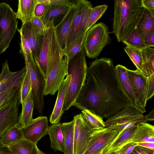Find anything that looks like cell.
Instances as JSON below:
<instances>
[{"instance_id":"cell-1","label":"cell","mask_w":154,"mask_h":154,"mask_svg":"<svg viewBox=\"0 0 154 154\" xmlns=\"http://www.w3.org/2000/svg\"><path fill=\"white\" fill-rule=\"evenodd\" d=\"M85 84L74 106L103 119L131 106L120 84L112 60L96 59L88 68Z\"/></svg>"},{"instance_id":"cell-2","label":"cell","mask_w":154,"mask_h":154,"mask_svg":"<svg viewBox=\"0 0 154 154\" xmlns=\"http://www.w3.org/2000/svg\"><path fill=\"white\" fill-rule=\"evenodd\" d=\"M112 32L118 42L126 39L135 29L141 16V0H115Z\"/></svg>"},{"instance_id":"cell-3","label":"cell","mask_w":154,"mask_h":154,"mask_svg":"<svg viewBox=\"0 0 154 154\" xmlns=\"http://www.w3.org/2000/svg\"><path fill=\"white\" fill-rule=\"evenodd\" d=\"M88 67L83 47L67 63V74L70 81L63 107L64 111L74 106L86 81Z\"/></svg>"},{"instance_id":"cell-4","label":"cell","mask_w":154,"mask_h":154,"mask_svg":"<svg viewBox=\"0 0 154 154\" xmlns=\"http://www.w3.org/2000/svg\"><path fill=\"white\" fill-rule=\"evenodd\" d=\"M24 56L26 69L29 72L32 84L31 96L34 107L39 113L43 114L44 107V92L45 79L35 63L32 53L22 54Z\"/></svg>"},{"instance_id":"cell-5","label":"cell","mask_w":154,"mask_h":154,"mask_svg":"<svg viewBox=\"0 0 154 154\" xmlns=\"http://www.w3.org/2000/svg\"><path fill=\"white\" fill-rule=\"evenodd\" d=\"M109 33L108 27L102 22L94 24L89 28L83 44L86 56L89 58L97 57L109 44Z\"/></svg>"},{"instance_id":"cell-6","label":"cell","mask_w":154,"mask_h":154,"mask_svg":"<svg viewBox=\"0 0 154 154\" xmlns=\"http://www.w3.org/2000/svg\"><path fill=\"white\" fill-rule=\"evenodd\" d=\"M144 116L132 106L125 107L107 119L105 128L121 132L142 122H146Z\"/></svg>"},{"instance_id":"cell-7","label":"cell","mask_w":154,"mask_h":154,"mask_svg":"<svg viewBox=\"0 0 154 154\" xmlns=\"http://www.w3.org/2000/svg\"><path fill=\"white\" fill-rule=\"evenodd\" d=\"M18 22L10 5L0 3V54L9 47L17 29Z\"/></svg>"},{"instance_id":"cell-8","label":"cell","mask_w":154,"mask_h":154,"mask_svg":"<svg viewBox=\"0 0 154 154\" xmlns=\"http://www.w3.org/2000/svg\"><path fill=\"white\" fill-rule=\"evenodd\" d=\"M68 60L65 54L56 62L47 66L44 95H54L67 74Z\"/></svg>"},{"instance_id":"cell-9","label":"cell","mask_w":154,"mask_h":154,"mask_svg":"<svg viewBox=\"0 0 154 154\" xmlns=\"http://www.w3.org/2000/svg\"><path fill=\"white\" fill-rule=\"evenodd\" d=\"M120 132L106 128L95 131L91 136L87 148L83 154H102Z\"/></svg>"},{"instance_id":"cell-10","label":"cell","mask_w":154,"mask_h":154,"mask_svg":"<svg viewBox=\"0 0 154 154\" xmlns=\"http://www.w3.org/2000/svg\"><path fill=\"white\" fill-rule=\"evenodd\" d=\"M127 72L133 92L135 104L143 114L146 111L147 78L141 72L127 69Z\"/></svg>"},{"instance_id":"cell-11","label":"cell","mask_w":154,"mask_h":154,"mask_svg":"<svg viewBox=\"0 0 154 154\" xmlns=\"http://www.w3.org/2000/svg\"><path fill=\"white\" fill-rule=\"evenodd\" d=\"M75 119L73 154H83L87 149L91 136L95 130L85 122L81 114L74 117Z\"/></svg>"},{"instance_id":"cell-12","label":"cell","mask_w":154,"mask_h":154,"mask_svg":"<svg viewBox=\"0 0 154 154\" xmlns=\"http://www.w3.org/2000/svg\"><path fill=\"white\" fill-rule=\"evenodd\" d=\"M19 97L0 108V138L8 129L17 124L19 116Z\"/></svg>"},{"instance_id":"cell-13","label":"cell","mask_w":154,"mask_h":154,"mask_svg":"<svg viewBox=\"0 0 154 154\" xmlns=\"http://www.w3.org/2000/svg\"><path fill=\"white\" fill-rule=\"evenodd\" d=\"M49 126L46 116H40L22 129L24 138L36 144L42 138L47 134Z\"/></svg>"},{"instance_id":"cell-14","label":"cell","mask_w":154,"mask_h":154,"mask_svg":"<svg viewBox=\"0 0 154 154\" xmlns=\"http://www.w3.org/2000/svg\"><path fill=\"white\" fill-rule=\"evenodd\" d=\"M26 69L25 66L20 70L12 72L9 69L8 61L6 60L2 64L0 74V92L13 87L20 88Z\"/></svg>"},{"instance_id":"cell-15","label":"cell","mask_w":154,"mask_h":154,"mask_svg":"<svg viewBox=\"0 0 154 154\" xmlns=\"http://www.w3.org/2000/svg\"><path fill=\"white\" fill-rule=\"evenodd\" d=\"M78 0L65 14L61 21L56 26V34L60 48L64 51L66 46L67 38L73 18L78 8Z\"/></svg>"},{"instance_id":"cell-16","label":"cell","mask_w":154,"mask_h":154,"mask_svg":"<svg viewBox=\"0 0 154 154\" xmlns=\"http://www.w3.org/2000/svg\"><path fill=\"white\" fill-rule=\"evenodd\" d=\"M76 0H50L48 8L40 18L44 24L48 27L50 22L56 17L66 14L75 4Z\"/></svg>"},{"instance_id":"cell-17","label":"cell","mask_w":154,"mask_h":154,"mask_svg":"<svg viewBox=\"0 0 154 154\" xmlns=\"http://www.w3.org/2000/svg\"><path fill=\"white\" fill-rule=\"evenodd\" d=\"M54 29V20L53 19L50 22L47 31L44 35L43 43L39 56L37 58L34 59L45 79L46 77L47 58L51 46L52 35Z\"/></svg>"},{"instance_id":"cell-18","label":"cell","mask_w":154,"mask_h":154,"mask_svg":"<svg viewBox=\"0 0 154 154\" xmlns=\"http://www.w3.org/2000/svg\"><path fill=\"white\" fill-rule=\"evenodd\" d=\"M78 2L79 5L78 10L71 25L67 38L66 48L77 38L78 32L84 14L88 8L93 6L91 2L88 1L78 0Z\"/></svg>"},{"instance_id":"cell-19","label":"cell","mask_w":154,"mask_h":154,"mask_svg":"<svg viewBox=\"0 0 154 154\" xmlns=\"http://www.w3.org/2000/svg\"><path fill=\"white\" fill-rule=\"evenodd\" d=\"M70 75L67 74L66 78L62 82L58 90L57 96L55 106L50 118L52 124L60 123L61 117L64 112L63 107L70 81Z\"/></svg>"},{"instance_id":"cell-20","label":"cell","mask_w":154,"mask_h":154,"mask_svg":"<svg viewBox=\"0 0 154 154\" xmlns=\"http://www.w3.org/2000/svg\"><path fill=\"white\" fill-rule=\"evenodd\" d=\"M18 31L26 38L31 44L32 49V54L34 59L37 58L40 54L43 42V36H38L32 29L30 23H22Z\"/></svg>"},{"instance_id":"cell-21","label":"cell","mask_w":154,"mask_h":154,"mask_svg":"<svg viewBox=\"0 0 154 154\" xmlns=\"http://www.w3.org/2000/svg\"><path fill=\"white\" fill-rule=\"evenodd\" d=\"M137 126H134L120 132L115 140L105 149L102 154H109L119 150L125 145L131 142Z\"/></svg>"},{"instance_id":"cell-22","label":"cell","mask_w":154,"mask_h":154,"mask_svg":"<svg viewBox=\"0 0 154 154\" xmlns=\"http://www.w3.org/2000/svg\"><path fill=\"white\" fill-rule=\"evenodd\" d=\"M136 29L141 38L144 41L154 32V17L146 8H143Z\"/></svg>"},{"instance_id":"cell-23","label":"cell","mask_w":154,"mask_h":154,"mask_svg":"<svg viewBox=\"0 0 154 154\" xmlns=\"http://www.w3.org/2000/svg\"><path fill=\"white\" fill-rule=\"evenodd\" d=\"M38 3V0H19L17 11L14 13L16 18L21 20L23 24L30 23Z\"/></svg>"},{"instance_id":"cell-24","label":"cell","mask_w":154,"mask_h":154,"mask_svg":"<svg viewBox=\"0 0 154 154\" xmlns=\"http://www.w3.org/2000/svg\"><path fill=\"white\" fill-rule=\"evenodd\" d=\"M121 85L132 106L138 110L135 103L132 87L125 66L119 64L115 66Z\"/></svg>"},{"instance_id":"cell-25","label":"cell","mask_w":154,"mask_h":154,"mask_svg":"<svg viewBox=\"0 0 154 154\" xmlns=\"http://www.w3.org/2000/svg\"><path fill=\"white\" fill-rule=\"evenodd\" d=\"M75 122L73 118L70 122L61 124L64 143V154H73Z\"/></svg>"},{"instance_id":"cell-26","label":"cell","mask_w":154,"mask_h":154,"mask_svg":"<svg viewBox=\"0 0 154 154\" xmlns=\"http://www.w3.org/2000/svg\"><path fill=\"white\" fill-rule=\"evenodd\" d=\"M61 123L53 124L49 126L47 131L51 141V147L55 151L63 152L64 143L61 128Z\"/></svg>"},{"instance_id":"cell-27","label":"cell","mask_w":154,"mask_h":154,"mask_svg":"<svg viewBox=\"0 0 154 154\" xmlns=\"http://www.w3.org/2000/svg\"><path fill=\"white\" fill-rule=\"evenodd\" d=\"M132 142L154 143V126L146 122L139 124Z\"/></svg>"},{"instance_id":"cell-28","label":"cell","mask_w":154,"mask_h":154,"mask_svg":"<svg viewBox=\"0 0 154 154\" xmlns=\"http://www.w3.org/2000/svg\"><path fill=\"white\" fill-rule=\"evenodd\" d=\"M8 147L10 151L17 154H38L37 144L25 138Z\"/></svg>"},{"instance_id":"cell-29","label":"cell","mask_w":154,"mask_h":154,"mask_svg":"<svg viewBox=\"0 0 154 154\" xmlns=\"http://www.w3.org/2000/svg\"><path fill=\"white\" fill-rule=\"evenodd\" d=\"M34 107L31 94L26 103L22 106L21 112L18 116L17 124L21 128L26 126L32 121Z\"/></svg>"},{"instance_id":"cell-30","label":"cell","mask_w":154,"mask_h":154,"mask_svg":"<svg viewBox=\"0 0 154 154\" xmlns=\"http://www.w3.org/2000/svg\"><path fill=\"white\" fill-rule=\"evenodd\" d=\"M23 138L22 128L17 124L4 133L0 138V142L9 146Z\"/></svg>"},{"instance_id":"cell-31","label":"cell","mask_w":154,"mask_h":154,"mask_svg":"<svg viewBox=\"0 0 154 154\" xmlns=\"http://www.w3.org/2000/svg\"><path fill=\"white\" fill-rule=\"evenodd\" d=\"M143 69L147 77L154 73V49L146 47L141 50Z\"/></svg>"},{"instance_id":"cell-32","label":"cell","mask_w":154,"mask_h":154,"mask_svg":"<svg viewBox=\"0 0 154 154\" xmlns=\"http://www.w3.org/2000/svg\"><path fill=\"white\" fill-rule=\"evenodd\" d=\"M80 114L85 122L93 129L98 130L105 128V122L103 119L89 110H82Z\"/></svg>"},{"instance_id":"cell-33","label":"cell","mask_w":154,"mask_h":154,"mask_svg":"<svg viewBox=\"0 0 154 154\" xmlns=\"http://www.w3.org/2000/svg\"><path fill=\"white\" fill-rule=\"evenodd\" d=\"M32 84L29 71L26 72L23 79L20 90L18 102L23 106L31 94Z\"/></svg>"},{"instance_id":"cell-34","label":"cell","mask_w":154,"mask_h":154,"mask_svg":"<svg viewBox=\"0 0 154 154\" xmlns=\"http://www.w3.org/2000/svg\"><path fill=\"white\" fill-rule=\"evenodd\" d=\"M125 51L137 68L136 70L141 72L145 77L147 75L144 71L142 65V60L141 50L133 47L126 46L124 48Z\"/></svg>"},{"instance_id":"cell-35","label":"cell","mask_w":154,"mask_h":154,"mask_svg":"<svg viewBox=\"0 0 154 154\" xmlns=\"http://www.w3.org/2000/svg\"><path fill=\"white\" fill-rule=\"evenodd\" d=\"M86 32H85L72 42L64 51L68 60L74 57L81 51L83 46V44Z\"/></svg>"},{"instance_id":"cell-36","label":"cell","mask_w":154,"mask_h":154,"mask_svg":"<svg viewBox=\"0 0 154 154\" xmlns=\"http://www.w3.org/2000/svg\"><path fill=\"white\" fill-rule=\"evenodd\" d=\"M122 42L126 45L134 48L141 50L146 48L144 41L140 36L136 28L129 37Z\"/></svg>"},{"instance_id":"cell-37","label":"cell","mask_w":154,"mask_h":154,"mask_svg":"<svg viewBox=\"0 0 154 154\" xmlns=\"http://www.w3.org/2000/svg\"><path fill=\"white\" fill-rule=\"evenodd\" d=\"M107 8L108 6L106 5H99L91 8L87 26L88 30L101 17Z\"/></svg>"},{"instance_id":"cell-38","label":"cell","mask_w":154,"mask_h":154,"mask_svg":"<svg viewBox=\"0 0 154 154\" xmlns=\"http://www.w3.org/2000/svg\"><path fill=\"white\" fill-rule=\"evenodd\" d=\"M20 88L13 87L0 92V108L7 103L19 97Z\"/></svg>"},{"instance_id":"cell-39","label":"cell","mask_w":154,"mask_h":154,"mask_svg":"<svg viewBox=\"0 0 154 154\" xmlns=\"http://www.w3.org/2000/svg\"><path fill=\"white\" fill-rule=\"evenodd\" d=\"M30 23L32 29L38 36H43L48 27L44 24L40 18L34 15L32 18Z\"/></svg>"},{"instance_id":"cell-40","label":"cell","mask_w":154,"mask_h":154,"mask_svg":"<svg viewBox=\"0 0 154 154\" xmlns=\"http://www.w3.org/2000/svg\"><path fill=\"white\" fill-rule=\"evenodd\" d=\"M38 3L35 8L34 15L40 18L47 12L50 0H38Z\"/></svg>"},{"instance_id":"cell-41","label":"cell","mask_w":154,"mask_h":154,"mask_svg":"<svg viewBox=\"0 0 154 154\" xmlns=\"http://www.w3.org/2000/svg\"><path fill=\"white\" fill-rule=\"evenodd\" d=\"M20 35V52L22 54L23 53L29 54L32 52V46L27 39L21 35Z\"/></svg>"},{"instance_id":"cell-42","label":"cell","mask_w":154,"mask_h":154,"mask_svg":"<svg viewBox=\"0 0 154 154\" xmlns=\"http://www.w3.org/2000/svg\"><path fill=\"white\" fill-rule=\"evenodd\" d=\"M146 100L151 98L154 94V73L147 77Z\"/></svg>"},{"instance_id":"cell-43","label":"cell","mask_w":154,"mask_h":154,"mask_svg":"<svg viewBox=\"0 0 154 154\" xmlns=\"http://www.w3.org/2000/svg\"><path fill=\"white\" fill-rule=\"evenodd\" d=\"M130 154H154V150L137 145Z\"/></svg>"},{"instance_id":"cell-44","label":"cell","mask_w":154,"mask_h":154,"mask_svg":"<svg viewBox=\"0 0 154 154\" xmlns=\"http://www.w3.org/2000/svg\"><path fill=\"white\" fill-rule=\"evenodd\" d=\"M141 1L143 7L148 10L154 17V0H141Z\"/></svg>"},{"instance_id":"cell-45","label":"cell","mask_w":154,"mask_h":154,"mask_svg":"<svg viewBox=\"0 0 154 154\" xmlns=\"http://www.w3.org/2000/svg\"><path fill=\"white\" fill-rule=\"evenodd\" d=\"M137 145L136 143L131 142L125 145L119 150L123 154H130Z\"/></svg>"},{"instance_id":"cell-46","label":"cell","mask_w":154,"mask_h":154,"mask_svg":"<svg viewBox=\"0 0 154 154\" xmlns=\"http://www.w3.org/2000/svg\"><path fill=\"white\" fill-rule=\"evenodd\" d=\"M146 47L151 48L154 46V32L149 35L144 41Z\"/></svg>"},{"instance_id":"cell-47","label":"cell","mask_w":154,"mask_h":154,"mask_svg":"<svg viewBox=\"0 0 154 154\" xmlns=\"http://www.w3.org/2000/svg\"><path fill=\"white\" fill-rule=\"evenodd\" d=\"M137 145L154 150V143L145 142L137 143Z\"/></svg>"},{"instance_id":"cell-48","label":"cell","mask_w":154,"mask_h":154,"mask_svg":"<svg viewBox=\"0 0 154 154\" xmlns=\"http://www.w3.org/2000/svg\"><path fill=\"white\" fill-rule=\"evenodd\" d=\"M154 109H153L149 114L144 116V119L147 121H153L154 120Z\"/></svg>"},{"instance_id":"cell-49","label":"cell","mask_w":154,"mask_h":154,"mask_svg":"<svg viewBox=\"0 0 154 154\" xmlns=\"http://www.w3.org/2000/svg\"><path fill=\"white\" fill-rule=\"evenodd\" d=\"M9 150L8 146L3 145L0 142V154Z\"/></svg>"},{"instance_id":"cell-50","label":"cell","mask_w":154,"mask_h":154,"mask_svg":"<svg viewBox=\"0 0 154 154\" xmlns=\"http://www.w3.org/2000/svg\"><path fill=\"white\" fill-rule=\"evenodd\" d=\"M1 154H17L15 153H14L10 151H8L5 152H3Z\"/></svg>"},{"instance_id":"cell-51","label":"cell","mask_w":154,"mask_h":154,"mask_svg":"<svg viewBox=\"0 0 154 154\" xmlns=\"http://www.w3.org/2000/svg\"><path fill=\"white\" fill-rule=\"evenodd\" d=\"M38 154H46L45 153H44L42 151L40 150L39 149H38Z\"/></svg>"},{"instance_id":"cell-52","label":"cell","mask_w":154,"mask_h":154,"mask_svg":"<svg viewBox=\"0 0 154 154\" xmlns=\"http://www.w3.org/2000/svg\"><path fill=\"white\" fill-rule=\"evenodd\" d=\"M116 152V154H123L120 150L117 151Z\"/></svg>"},{"instance_id":"cell-53","label":"cell","mask_w":154,"mask_h":154,"mask_svg":"<svg viewBox=\"0 0 154 154\" xmlns=\"http://www.w3.org/2000/svg\"><path fill=\"white\" fill-rule=\"evenodd\" d=\"M109 154H116V152H112Z\"/></svg>"}]
</instances>
